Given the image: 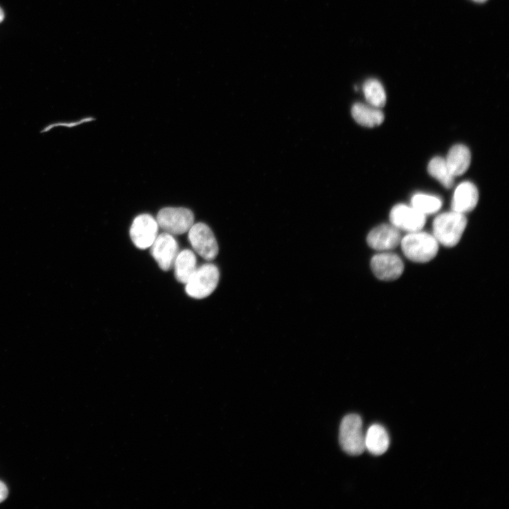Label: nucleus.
<instances>
[{
  "instance_id": "obj_1",
  "label": "nucleus",
  "mask_w": 509,
  "mask_h": 509,
  "mask_svg": "<svg viewBox=\"0 0 509 509\" xmlns=\"http://www.w3.org/2000/svg\"><path fill=\"white\" fill-rule=\"evenodd\" d=\"M399 245L404 255L409 260L417 263L432 260L439 248V243L433 235L421 230L407 233L402 238Z\"/></svg>"
},
{
  "instance_id": "obj_2",
  "label": "nucleus",
  "mask_w": 509,
  "mask_h": 509,
  "mask_svg": "<svg viewBox=\"0 0 509 509\" xmlns=\"http://www.w3.org/2000/svg\"><path fill=\"white\" fill-rule=\"evenodd\" d=\"M467 220L464 214L455 211L438 215L433 222V235L439 245L452 247L460 240Z\"/></svg>"
},
{
  "instance_id": "obj_3",
  "label": "nucleus",
  "mask_w": 509,
  "mask_h": 509,
  "mask_svg": "<svg viewBox=\"0 0 509 509\" xmlns=\"http://www.w3.org/2000/svg\"><path fill=\"white\" fill-rule=\"evenodd\" d=\"M339 443L343 450L351 455H359L365 450V434L360 416L355 414L344 416L339 428Z\"/></svg>"
},
{
  "instance_id": "obj_4",
  "label": "nucleus",
  "mask_w": 509,
  "mask_h": 509,
  "mask_svg": "<svg viewBox=\"0 0 509 509\" xmlns=\"http://www.w3.org/2000/svg\"><path fill=\"white\" fill-rule=\"evenodd\" d=\"M219 276V270L215 264H204L197 268L185 283V291L188 296L194 298H204L216 289Z\"/></svg>"
},
{
  "instance_id": "obj_5",
  "label": "nucleus",
  "mask_w": 509,
  "mask_h": 509,
  "mask_svg": "<svg viewBox=\"0 0 509 509\" xmlns=\"http://www.w3.org/2000/svg\"><path fill=\"white\" fill-rule=\"evenodd\" d=\"M156 221L165 233L181 235L188 232L194 224V215L186 208L166 207L159 211Z\"/></svg>"
},
{
  "instance_id": "obj_6",
  "label": "nucleus",
  "mask_w": 509,
  "mask_h": 509,
  "mask_svg": "<svg viewBox=\"0 0 509 509\" xmlns=\"http://www.w3.org/2000/svg\"><path fill=\"white\" fill-rule=\"evenodd\" d=\"M189 241L194 251L207 261L213 260L218 246L211 228L204 223L193 224L188 231Z\"/></svg>"
},
{
  "instance_id": "obj_7",
  "label": "nucleus",
  "mask_w": 509,
  "mask_h": 509,
  "mask_svg": "<svg viewBox=\"0 0 509 509\" xmlns=\"http://www.w3.org/2000/svg\"><path fill=\"white\" fill-rule=\"evenodd\" d=\"M370 267L375 276L382 281H394L404 271V263L397 254L390 251L380 252L370 260Z\"/></svg>"
},
{
  "instance_id": "obj_8",
  "label": "nucleus",
  "mask_w": 509,
  "mask_h": 509,
  "mask_svg": "<svg viewBox=\"0 0 509 509\" xmlns=\"http://www.w3.org/2000/svg\"><path fill=\"white\" fill-rule=\"evenodd\" d=\"M390 221L399 230L411 233L422 230L426 216L411 206L399 204L391 209Z\"/></svg>"
},
{
  "instance_id": "obj_9",
  "label": "nucleus",
  "mask_w": 509,
  "mask_h": 509,
  "mask_svg": "<svg viewBox=\"0 0 509 509\" xmlns=\"http://www.w3.org/2000/svg\"><path fill=\"white\" fill-rule=\"evenodd\" d=\"M158 224L150 214L136 216L130 228V238L136 247L139 249L150 247L158 236Z\"/></svg>"
},
{
  "instance_id": "obj_10",
  "label": "nucleus",
  "mask_w": 509,
  "mask_h": 509,
  "mask_svg": "<svg viewBox=\"0 0 509 509\" xmlns=\"http://www.w3.org/2000/svg\"><path fill=\"white\" fill-rule=\"evenodd\" d=\"M150 247L152 257L162 270L173 267L179 247L172 235L165 232L158 235Z\"/></svg>"
},
{
  "instance_id": "obj_11",
  "label": "nucleus",
  "mask_w": 509,
  "mask_h": 509,
  "mask_svg": "<svg viewBox=\"0 0 509 509\" xmlns=\"http://www.w3.org/2000/svg\"><path fill=\"white\" fill-rule=\"evenodd\" d=\"M400 230L390 224H381L373 228L367 235V243L373 249L380 251H390L401 242Z\"/></svg>"
},
{
  "instance_id": "obj_12",
  "label": "nucleus",
  "mask_w": 509,
  "mask_h": 509,
  "mask_svg": "<svg viewBox=\"0 0 509 509\" xmlns=\"http://www.w3.org/2000/svg\"><path fill=\"white\" fill-rule=\"evenodd\" d=\"M478 200L479 192L475 185L469 181H464L455 189L451 208L452 211L464 214L476 207Z\"/></svg>"
},
{
  "instance_id": "obj_13",
  "label": "nucleus",
  "mask_w": 509,
  "mask_h": 509,
  "mask_svg": "<svg viewBox=\"0 0 509 509\" xmlns=\"http://www.w3.org/2000/svg\"><path fill=\"white\" fill-rule=\"evenodd\" d=\"M445 160L451 174L454 177L459 176L469 168L471 153L465 145L456 144L450 148Z\"/></svg>"
},
{
  "instance_id": "obj_14",
  "label": "nucleus",
  "mask_w": 509,
  "mask_h": 509,
  "mask_svg": "<svg viewBox=\"0 0 509 509\" xmlns=\"http://www.w3.org/2000/svg\"><path fill=\"white\" fill-rule=\"evenodd\" d=\"M390 438L385 428L380 424L371 425L365 434V448L374 455L385 453L389 447Z\"/></svg>"
},
{
  "instance_id": "obj_15",
  "label": "nucleus",
  "mask_w": 509,
  "mask_h": 509,
  "mask_svg": "<svg viewBox=\"0 0 509 509\" xmlns=\"http://www.w3.org/2000/svg\"><path fill=\"white\" fill-rule=\"evenodd\" d=\"M351 115L354 120L361 126L374 127L384 121V114L380 108L356 103L351 107Z\"/></svg>"
},
{
  "instance_id": "obj_16",
  "label": "nucleus",
  "mask_w": 509,
  "mask_h": 509,
  "mask_svg": "<svg viewBox=\"0 0 509 509\" xmlns=\"http://www.w3.org/2000/svg\"><path fill=\"white\" fill-rule=\"evenodd\" d=\"M173 267L176 279L180 283L185 284L197 268V258L194 253L188 249L179 252Z\"/></svg>"
},
{
  "instance_id": "obj_17",
  "label": "nucleus",
  "mask_w": 509,
  "mask_h": 509,
  "mask_svg": "<svg viewBox=\"0 0 509 509\" xmlns=\"http://www.w3.org/2000/svg\"><path fill=\"white\" fill-rule=\"evenodd\" d=\"M366 101L373 107L381 108L386 103V94L382 83L375 78L366 80L363 85Z\"/></svg>"
},
{
  "instance_id": "obj_18",
  "label": "nucleus",
  "mask_w": 509,
  "mask_h": 509,
  "mask_svg": "<svg viewBox=\"0 0 509 509\" xmlns=\"http://www.w3.org/2000/svg\"><path fill=\"white\" fill-rule=\"evenodd\" d=\"M428 172L445 188L453 186L455 177L450 172L445 158L440 156L433 158L428 165Z\"/></svg>"
},
{
  "instance_id": "obj_19",
  "label": "nucleus",
  "mask_w": 509,
  "mask_h": 509,
  "mask_svg": "<svg viewBox=\"0 0 509 509\" xmlns=\"http://www.w3.org/2000/svg\"><path fill=\"white\" fill-rule=\"evenodd\" d=\"M411 206L426 216L438 212L442 206V201L435 196L419 193L411 197Z\"/></svg>"
},
{
  "instance_id": "obj_20",
  "label": "nucleus",
  "mask_w": 509,
  "mask_h": 509,
  "mask_svg": "<svg viewBox=\"0 0 509 509\" xmlns=\"http://www.w3.org/2000/svg\"><path fill=\"white\" fill-rule=\"evenodd\" d=\"M8 491L6 484L0 481V503L3 502L8 496Z\"/></svg>"
},
{
  "instance_id": "obj_21",
  "label": "nucleus",
  "mask_w": 509,
  "mask_h": 509,
  "mask_svg": "<svg viewBox=\"0 0 509 509\" xmlns=\"http://www.w3.org/2000/svg\"><path fill=\"white\" fill-rule=\"evenodd\" d=\"M4 18V13L2 8L0 7V23L3 21Z\"/></svg>"
},
{
  "instance_id": "obj_22",
  "label": "nucleus",
  "mask_w": 509,
  "mask_h": 509,
  "mask_svg": "<svg viewBox=\"0 0 509 509\" xmlns=\"http://www.w3.org/2000/svg\"><path fill=\"white\" fill-rule=\"evenodd\" d=\"M473 1L475 2H478V3H484V2L486 1L487 0H473Z\"/></svg>"
}]
</instances>
